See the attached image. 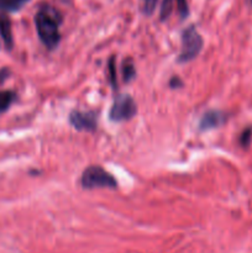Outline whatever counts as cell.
Masks as SVG:
<instances>
[{"label":"cell","instance_id":"obj_1","mask_svg":"<svg viewBox=\"0 0 252 253\" xmlns=\"http://www.w3.org/2000/svg\"><path fill=\"white\" fill-rule=\"evenodd\" d=\"M61 21L62 18L58 11L50 5L42 6L35 16V24L38 29L39 37L48 50H55L59 45Z\"/></svg>","mask_w":252,"mask_h":253},{"label":"cell","instance_id":"obj_2","mask_svg":"<svg viewBox=\"0 0 252 253\" xmlns=\"http://www.w3.org/2000/svg\"><path fill=\"white\" fill-rule=\"evenodd\" d=\"M204 41L194 25L187 27L182 32V51L178 56V63H187L193 61L202 51Z\"/></svg>","mask_w":252,"mask_h":253},{"label":"cell","instance_id":"obj_3","mask_svg":"<svg viewBox=\"0 0 252 253\" xmlns=\"http://www.w3.org/2000/svg\"><path fill=\"white\" fill-rule=\"evenodd\" d=\"M80 184L84 189H96V188L116 189L117 188L116 179L100 166H89L85 168L80 178Z\"/></svg>","mask_w":252,"mask_h":253},{"label":"cell","instance_id":"obj_4","mask_svg":"<svg viewBox=\"0 0 252 253\" xmlns=\"http://www.w3.org/2000/svg\"><path fill=\"white\" fill-rule=\"evenodd\" d=\"M137 113V108L130 95H119L113 103L110 109V120L115 122H122L131 120Z\"/></svg>","mask_w":252,"mask_h":253},{"label":"cell","instance_id":"obj_5","mask_svg":"<svg viewBox=\"0 0 252 253\" xmlns=\"http://www.w3.org/2000/svg\"><path fill=\"white\" fill-rule=\"evenodd\" d=\"M69 122L78 131H96L97 115L93 111H72Z\"/></svg>","mask_w":252,"mask_h":253},{"label":"cell","instance_id":"obj_6","mask_svg":"<svg viewBox=\"0 0 252 253\" xmlns=\"http://www.w3.org/2000/svg\"><path fill=\"white\" fill-rule=\"evenodd\" d=\"M224 121H225V116H224L223 113L216 110H210L203 115L199 127L202 131H208V130L216 129V127L221 126Z\"/></svg>","mask_w":252,"mask_h":253},{"label":"cell","instance_id":"obj_7","mask_svg":"<svg viewBox=\"0 0 252 253\" xmlns=\"http://www.w3.org/2000/svg\"><path fill=\"white\" fill-rule=\"evenodd\" d=\"M0 36L3 39L5 47L8 48V50H11L14 45L13 31H11V21L5 14H1V15H0Z\"/></svg>","mask_w":252,"mask_h":253},{"label":"cell","instance_id":"obj_8","mask_svg":"<svg viewBox=\"0 0 252 253\" xmlns=\"http://www.w3.org/2000/svg\"><path fill=\"white\" fill-rule=\"evenodd\" d=\"M30 0H0V13H16L21 10Z\"/></svg>","mask_w":252,"mask_h":253},{"label":"cell","instance_id":"obj_9","mask_svg":"<svg viewBox=\"0 0 252 253\" xmlns=\"http://www.w3.org/2000/svg\"><path fill=\"white\" fill-rule=\"evenodd\" d=\"M136 74L135 66H134V62L131 61L130 58L125 59L122 62V78H124L125 82H130Z\"/></svg>","mask_w":252,"mask_h":253},{"label":"cell","instance_id":"obj_10","mask_svg":"<svg viewBox=\"0 0 252 253\" xmlns=\"http://www.w3.org/2000/svg\"><path fill=\"white\" fill-rule=\"evenodd\" d=\"M174 6V0H162L161 10H159V20L165 21L171 16Z\"/></svg>","mask_w":252,"mask_h":253},{"label":"cell","instance_id":"obj_11","mask_svg":"<svg viewBox=\"0 0 252 253\" xmlns=\"http://www.w3.org/2000/svg\"><path fill=\"white\" fill-rule=\"evenodd\" d=\"M14 100V93L0 92V113L5 111Z\"/></svg>","mask_w":252,"mask_h":253},{"label":"cell","instance_id":"obj_12","mask_svg":"<svg viewBox=\"0 0 252 253\" xmlns=\"http://www.w3.org/2000/svg\"><path fill=\"white\" fill-rule=\"evenodd\" d=\"M108 67H109V82L110 84L114 87V89H116L117 79H116V67H115L114 57H112L109 59V62H108Z\"/></svg>","mask_w":252,"mask_h":253},{"label":"cell","instance_id":"obj_13","mask_svg":"<svg viewBox=\"0 0 252 253\" xmlns=\"http://www.w3.org/2000/svg\"><path fill=\"white\" fill-rule=\"evenodd\" d=\"M158 0H142V11L145 15L150 16L154 14Z\"/></svg>","mask_w":252,"mask_h":253},{"label":"cell","instance_id":"obj_14","mask_svg":"<svg viewBox=\"0 0 252 253\" xmlns=\"http://www.w3.org/2000/svg\"><path fill=\"white\" fill-rule=\"evenodd\" d=\"M175 4H177L178 13H179L181 18L182 19L188 18L189 8H188V3H187V0H175Z\"/></svg>","mask_w":252,"mask_h":253},{"label":"cell","instance_id":"obj_15","mask_svg":"<svg viewBox=\"0 0 252 253\" xmlns=\"http://www.w3.org/2000/svg\"><path fill=\"white\" fill-rule=\"evenodd\" d=\"M251 140H252V127H249V129H246L241 134L240 142H241L242 147H247V146L250 145V142H251Z\"/></svg>","mask_w":252,"mask_h":253},{"label":"cell","instance_id":"obj_16","mask_svg":"<svg viewBox=\"0 0 252 253\" xmlns=\"http://www.w3.org/2000/svg\"><path fill=\"white\" fill-rule=\"evenodd\" d=\"M8 74H9L8 69L3 68L1 71H0V84H1V82H4V80H5V78L8 77Z\"/></svg>","mask_w":252,"mask_h":253},{"label":"cell","instance_id":"obj_17","mask_svg":"<svg viewBox=\"0 0 252 253\" xmlns=\"http://www.w3.org/2000/svg\"><path fill=\"white\" fill-rule=\"evenodd\" d=\"M250 1H251V4H252V0H250Z\"/></svg>","mask_w":252,"mask_h":253}]
</instances>
